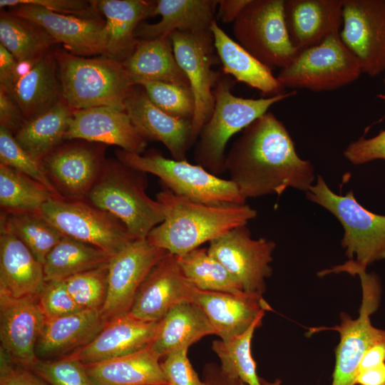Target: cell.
<instances>
[{
    "label": "cell",
    "mask_w": 385,
    "mask_h": 385,
    "mask_svg": "<svg viewBox=\"0 0 385 385\" xmlns=\"http://www.w3.org/2000/svg\"><path fill=\"white\" fill-rule=\"evenodd\" d=\"M53 53L63 97L74 110L108 106L125 111V98L135 84L121 62L79 56L66 49Z\"/></svg>",
    "instance_id": "obj_3"
},
{
    "label": "cell",
    "mask_w": 385,
    "mask_h": 385,
    "mask_svg": "<svg viewBox=\"0 0 385 385\" xmlns=\"http://www.w3.org/2000/svg\"><path fill=\"white\" fill-rule=\"evenodd\" d=\"M25 120L22 111L13 96L0 87V125L14 135Z\"/></svg>",
    "instance_id": "obj_50"
},
{
    "label": "cell",
    "mask_w": 385,
    "mask_h": 385,
    "mask_svg": "<svg viewBox=\"0 0 385 385\" xmlns=\"http://www.w3.org/2000/svg\"><path fill=\"white\" fill-rule=\"evenodd\" d=\"M31 371L48 385H93L85 365L68 356L38 360Z\"/></svg>",
    "instance_id": "obj_44"
},
{
    "label": "cell",
    "mask_w": 385,
    "mask_h": 385,
    "mask_svg": "<svg viewBox=\"0 0 385 385\" xmlns=\"http://www.w3.org/2000/svg\"><path fill=\"white\" fill-rule=\"evenodd\" d=\"M385 362V339L372 345L363 355L358 371Z\"/></svg>",
    "instance_id": "obj_55"
},
{
    "label": "cell",
    "mask_w": 385,
    "mask_h": 385,
    "mask_svg": "<svg viewBox=\"0 0 385 385\" xmlns=\"http://www.w3.org/2000/svg\"><path fill=\"white\" fill-rule=\"evenodd\" d=\"M275 242L254 239L247 225L235 227L210 242L207 251L235 278L243 292L262 298L271 276Z\"/></svg>",
    "instance_id": "obj_14"
},
{
    "label": "cell",
    "mask_w": 385,
    "mask_h": 385,
    "mask_svg": "<svg viewBox=\"0 0 385 385\" xmlns=\"http://www.w3.org/2000/svg\"><path fill=\"white\" fill-rule=\"evenodd\" d=\"M115 155L127 166L158 177L164 188L175 195L211 205L246 203L247 199L230 180L220 178L187 160L167 158L156 152L141 155L122 149L117 150Z\"/></svg>",
    "instance_id": "obj_8"
},
{
    "label": "cell",
    "mask_w": 385,
    "mask_h": 385,
    "mask_svg": "<svg viewBox=\"0 0 385 385\" xmlns=\"http://www.w3.org/2000/svg\"><path fill=\"white\" fill-rule=\"evenodd\" d=\"M83 140L142 154L148 145L125 111L108 106L75 110L65 140Z\"/></svg>",
    "instance_id": "obj_21"
},
{
    "label": "cell",
    "mask_w": 385,
    "mask_h": 385,
    "mask_svg": "<svg viewBox=\"0 0 385 385\" xmlns=\"http://www.w3.org/2000/svg\"><path fill=\"white\" fill-rule=\"evenodd\" d=\"M196 289L184 274L178 256L168 252L141 284L128 313L141 320L158 322L177 304L192 302Z\"/></svg>",
    "instance_id": "obj_18"
},
{
    "label": "cell",
    "mask_w": 385,
    "mask_h": 385,
    "mask_svg": "<svg viewBox=\"0 0 385 385\" xmlns=\"http://www.w3.org/2000/svg\"><path fill=\"white\" fill-rule=\"evenodd\" d=\"M111 257L94 246L63 236L46 257L45 281L65 280L108 262Z\"/></svg>",
    "instance_id": "obj_36"
},
{
    "label": "cell",
    "mask_w": 385,
    "mask_h": 385,
    "mask_svg": "<svg viewBox=\"0 0 385 385\" xmlns=\"http://www.w3.org/2000/svg\"><path fill=\"white\" fill-rule=\"evenodd\" d=\"M146 188V173L108 159L86 200L118 218L134 240L145 239L165 219L163 205L148 195Z\"/></svg>",
    "instance_id": "obj_5"
},
{
    "label": "cell",
    "mask_w": 385,
    "mask_h": 385,
    "mask_svg": "<svg viewBox=\"0 0 385 385\" xmlns=\"http://www.w3.org/2000/svg\"><path fill=\"white\" fill-rule=\"evenodd\" d=\"M58 197L46 186L0 163V206L2 212L40 213L42 207Z\"/></svg>",
    "instance_id": "obj_37"
},
{
    "label": "cell",
    "mask_w": 385,
    "mask_h": 385,
    "mask_svg": "<svg viewBox=\"0 0 385 385\" xmlns=\"http://www.w3.org/2000/svg\"><path fill=\"white\" fill-rule=\"evenodd\" d=\"M45 322L37 296L14 297L0 292L1 351L11 362L33 369L39 360L36 347Z\"/></svg>",
    "instance_id": "obj_17"
},
{
    "label": "cell",
    "mask_w": 385,
    "mask_h": 385,
    "mask_svg": "<svg viewBox=\"0 0 385 385\" xmlns=\"http://www.w3.org/2000/svg\"><path fill=\"white\" fill-rule=\"evenodd\" d=\"M46 320L53 319L83 310L69 294L64 280L46 282L37 295Z\"/></svg>",
    "instance_id": "obj_45"
},
{
    "label": "cell",
    "mask_w": 385,
    "mask_h": 385,
    "mask_svg": "<svg viewBox=\"0 0 385 385\" xmlns=\"http://www.w3.org/2000/svg\"><path fill=\"white\" fill-rule=\"evenodd\" d=\"M250 0H219L217 16L225 24L235 22Z\"/></svg>",
    "instance_id": "obj_52"
},
{
    "label": "cell",
    "mask_w": 385,
    "mask_h": 385,
    "mask_svg": "<svg viewBox=\"0 0 385 385\" xmlns=\"http://www.w3.org/2000/svg\"><path fill=\"white\" fill-rule=\"evenodd\" d=\"M0 385H48L31 370L13 364L1 351Z\"/></svg>",
    "instance_id": "obj_49"
},
{
    "label": "cell",
    "mask_w": 385,
    "mask_h": 385,
    "mask_svg": "<svg viewBox=\"0 0 385 385\" xmlns=\"http://www.w3.org/2000/svg\"><path fill=\"white\" fill-rule=\"evenodd\" d=\"M12 96L26 120L48 111L63 98L53 51L43 56L30 71L18 78Z\"/></svg>",
    "instance_id": "obj_33"
},
{
    "label": "cell",
    "mask_w": 385,
    "mask_h": 385,
    "mask_svg": "<svg viewBox=\"0 0 385 385\" xmlns=\"http://www.w3.org/2000/svg\"><path fill=\"white\" fill-rule=\"evenodd\" d=\"M339 37L371 77L385 71V0H343Z\"/></svg>",
    "instance_id": "obj_15"
},
{
    "label": "cell",
    "mask_w": 385,
    "mask_h": 385,
    "mask_svg": "<svg viewBox=\"0 0 385 385\" xmlns=\"http://www.w3.org/2000/svg\"><path fill=\"white\" fill-rule=\"evenodd\" d=\"M43 265L14 235L1 232L0 292L14 297L37 296L45 284Z\"/></svg>",
    "instance_id": "obj_27"
},
{
    "label": "cell",
    "mask_w": 385,
    "mask_h": 385,
    "mask_svg": "<svg viewBox=\"0 0 385 385\" xmlns=\"http://www.w3.org/2000/svg\"><path fill=\"white\" fill-rule=\"evenodd\" d=\"M192 302L201 307L215 334L223 341L245 333L258 319L263 318L266 311L272 310L263 297L237 296L197 288Z\"/></svg>",
    "instance_id": "obj_23"
},
{
    "label": "cell",
    "mask_w": 385,
    "mask_h": 385,
    "mask_svg": "<svg viewBox=\"0 0 385 385\" xmlns=\"http://www.w3.org/2000/svg\"><path fill=\"white\" fill-rule=\"evenodd\" d=\"M12 14L44 28L64 48L76 56H103L106 46V21L60 14L33 4L9 8Z\"/></svg>",
    "instance_id": "obj_19"
},
{
    "label": "cell",
    "mask_w": 385,
    "mask_h": 385,
    "mask_svg": "<svg viewBox=\"0 0 385 385\" xmlns=\"http://www.w3.org/2000/svg\"><path fill=\"white\" fill-rule=\"evenodd\" d=\"M170 35L138 39L132 54L122 63L135 85L161 81L190 87L175 58Z\"/></svg>",
    "instance_id": "obj_32"
},
{
    "label": "cell",
    "mask_w": 385,
    "mask_h": 385,
    "mask_svg": "<svg viewBox=\"0 0 385 385\" xmlns=\"http://www.w3.org/2000/svg\"><path fill=\"white\" fill-rule=\"evenodd\" d=\"M210 334H215V330L203 310L196 303L186 301L173 307L159 321L150 347L161 359Z\"/></svg>",
    "instance_id": "obj_31"
},
{
    "label": "cell",
    "mask_w": 385,
    "mask_h": 385,
    "mask_svg": "<svg viewBox=\"0 0 385 385\" xmlns=\"http://www.w3.org/2000/svg\"><path fill=\"white\" fill-rule=\"evenodd\" d=\"M178 258L184 274L198 289L250 295L243 292L235 278L209 254L207 249L198 247Z\"/></svg>",
    "instance_id": "obj_39"
},
{
    "label": "cell",
    "mask_w": 385,
    "mask_h": 385,
    "mask_svg": "<svg viewBox=\"0 0 385 385\" xmlns=\"http://www.w3.org/2000/svg\"><path fill=\"white\" fill-rule=\"evenodd\" d=\"M214 46L225 75L260 91L263 95L284 93V87L272 70L230 37L215 20L210 26Z\"/></svg>",
    "instance_id": "obj_28"
},
{
    "label": "cell",
    "mask_w": 385,
    "mask_h": 385,
    "mask_svg": "<svg viewBox=\"0 0 385 385\" xmlns=\"http://www.w3.org/2000/svg\"><path fill=\"white\" fill-rule=\"evenodd\" d=\"M258 319L245 333L228 341L214 340L212 349L220 361V369L227 376L239 379L247 385H262L251 352L255 329L262 324Z\"/></svg>",
    "instance_id": "obj_40"
},
{
    "label": "cell",
    "mask_w": 385,
    "mask_h": 385,
    "mask_svg": "<svg viewBox=\"0 0 385 385\" xmlns=\"http://www.w3.org/2000/svg\"><path fill=\"white\" fill-rule=\"evenodd\" d=\"M233 81L220 76L214 89L213 111L203 126L195 150L196 163L213 175L225 171V148L237 133L268 112L274 104L297 94L296 90L260 98H245L232 93Z\"/></svg>",
    "instance_id": "obj_4"
},
{
    "label": "cell",
    "mask_w": 385,
    "mask_h": 385,
    "mask_svg": "<svg viewBox=\"0 0 385 385\" xmlns=\"http://www.w3.org/2000/svg\"><path fill=\"white\" fill-rule=\"evenodd\" d=\"M96 4L106 21V46L102 56L123 63L138 42V26L154 16L156 1L98 0Z\"/></svg>",
    "instance_id": "obj_26"
},
{
    "label": "cell",
    "mask_w": 385,
    "mask_h": 385,
    "mask_svg": "<svg viewBox=\"0 0 385 385\" xmlns=\"http://www.w3.org/2000/svg\"><path fill=\"white\" fill-rule=\"evenodd\" d=\"M160 360L149 346L130 354L84 365L93 385H168Z\"/></svg>",
    "instance_id": "obj_30"
},
{
    "label": "cell",
    "mask_w": 385,
    "mask_h": 385,
    "mask_svg": "<svg viewBox=\"0 0 385 385\" xmlns=\"http://www.w3.org/2000/svg\"><path fill=\"white\" fill-rule=\"evenodd\" d=\"M384 84H385V79H384ZM376 96H377V98L381 99L385 103V93H379Z\"/></svg>",
    "instance_id": "obj_57"
},
{
    "label": "cell",
    "mask_w": 385,
    "mask_h": 385,
    "mask_svg": "<svg viewBox=\"0 0 385 385\" xmlns=\"http://www.w3.org/2000/svg\"><path fill=\"white\" fill-rule=\"evenodd\" d=\"M307 200L331 212L344 228L341 245L345 255L366 269L376 261L385 260V215L364 207L354 192L334 193L321 175L305 192Z\"/></svg>",
    "instance_id": "obj_7"
},
{
    "label": "cell",
    "mask_w": 385,
    "mask_h": 385,
    "mask_svg": "<svg viewBox=\"0 0 385 385\" xmlns=\"http://www.w3.org/2000/svg\"><path fill=\"white\" fill-rule=\"evenodd\" d=\"M340 272L358 275L360 278L362 299L358 317L352 319L342 312L339 325L314 328L310 332L331 329L339 334L340 341L335 349L332 385H355V378L363 355L372 345L385 339V329L374 327L370 318L379 307L381 290L377 276L367 273L366 269L352 260L326 270L327 274Z\"/></svg>",
    "instance_id": "obj_6"
},
{
    "label": "cell",
    "mask_w": 385,
    "mask_h": 385,
    "mask_svg": "<svg viewBox=\"0 0 385 385\" xmlns=\"http://www.w3.org/2000/svg\"><path fill=\"white\" fill-rule=\"evenodd\" d=\"M0 163L13 168L37 180L58 196L46 175L42 161L23 148L16 140L14 134L1 125Z\"/></svg>",
    "instance_id": "obj_43"
},
{
    "label": "cell",
    "mask_w": 385,
    "mask_h": 385,
    "mask_svg": "<svg viewBox=\"0 0 385 385\" xmlns=\"http://www.w3.org/2000/svg\"><path fill=\"white\" fill-rule=\"evenodd\" d=\"M0 41L17 62H38L58 43L38 24L12 14L0 12Z\"/></svg>",
    "instance_id": "obj_35"
},
{
    "label": "cell",
    "mask_w": 385,
    "mask_h": 385,
    "mask_svg": "<svg viewBox=\"0 0 385 385\" xmlns=\"http://www.w3.org/2000/svg\"><path fill=\"white\" fill-rule=\"evenodd\" d=\"M106 146L78 139L64 140L41 160L59 197L86 200L106 165Z\"/></svg>",
    "instance_id": "obj_13"
},
{
    "label": "cell",
    "mask_w": 385,
    "mask_h": 385,
    "mask_svg": "<svg viewBox=\"0 0 385 385\" xmlns=\"http://www.w3.org/2000/svg\"><path fill=\"white\" fill-rule=\"evenodd\" d=\"M1 232L20 240L42 265L53 247L64 236L40 213L1 212Z\"/></svg>",
    "instance_id": "obj_38"
},
{
    "label": "cell",
    "mask_w": 385,
    "mask_h": 385,
    "mask_svg": "<svg viewBox=\"0 0 385 385\" xmlns=\"http://www.w3.org/2000/svg\"><path fill=\"white\" fill-rule=\"evenodd\" d=\"M204 381L207 385H247L239 379L226 376L216 364H207L202 371Z\"/></svg>",
    "instance_id": "obj_53"
},
{
    "label": "cell",
    "mask_w": 385,
    "mask_h": 385,
    "mask_svg": "<svg viewBox=\"0 0 385 385\" xmlns=\"http://www.w3.org/2000/svg\"><path fill=\"white\" fill-rule=\"evenodd\" d=\"M107 322L101 309H83L46 320L36 344L37 358L51 360L76 352L90 343Z\"/></svg>",
    "instance_id": "obj_25"
},
{
    "label": "cell",
    "mask_w": 385,
    "mask_h": 385,
    "mask_svg": "<svg viewBox=\"0 0 385 385\" xmlns=\"http://www.w3.org/2000/svg\"><path fill=\"white\" fill-rule=\"evenodd\" d=\"M168 252L147 238L135 239L111 257L107 297L101 309L106 320L129 312L141 284Z\"/></svg>",
    "instance_id": "obj_16"
},
{
    "label": "cell",
    "mask_w": 385,
    "mask_h": 385,
    "mask_svg": "<svg viewBox=\"0 0 385 385\" xmlns=\"http://www.w3.org/2000/svg\"><path fill=\"white\" fill-rule=\"evenodd\" d=\"M125 110L138 132L147 140L162 143L173 159L186 160L192 145L191 120L172 116L153 104L144 88L135 85L125 101Z\"/></svg>",
    "instance_id": "obj_20"
},
{
    "label": "cell",
    "mask_w": 385,
    "mask_h": 385,
    "mask_svg": "<svg viewBox=\"0 0 385 385\" xmlns=\"http://www.w3.org/2000/svg\"><path fill=\"white\" fill-rule=\"evenodd\" d=\"M225 166L245 199L280 195L288 188L306 192L315 180L312 164L299 156L287 128L269 111L242 130Z\"/></svg>",
    "instance_id": "obj_1"
},
{
    "label": "cell",
    "mask_w": 385,
    "mask_h": 385,
    "mask_svg": "<svg viewBox=\"0 0 385 385\" xmlns=\"http://www.w3.org/2000/svg\"><path fill=\"white\" fill-rule=\"evenodd\" d=\"M343 0H284L289 39L300 51L338 33L342 26Z\"/></svg>",
    "instance_id": "obj_24"
},
{
    "label": "cell",
    "mask_w": 385,
    "mask_h": 385,
    "mask_svg": "<svg viewBox=\"0 0 385 385\" xmlns=\"http://www.w3.org/2000/svg\"><path fill=\"white\" fill-rule=\"evenodd\" d=\"M138 85L144 88L151 102L165 113L192 120L195 103L190 87L161 81H143Z\"/></svg>",
    "instance_id": "obj_42"
},
{
    "label": "cell",
    "mask_w": 385,
    "mask_h": 385,
    "mask_svg": "<svg viewBox=\"0 0 385 385\" xmlns=\"http://www.w3.org/2000/svg\"><path fill=\"white\" fill-rule=\"evenodd\" d=\"M188 349L171 352L160 361L168 385H207L193 369L188 356Z\"/></svg>",
    "instance_id": "obj_47"
},
{
    "label": "cell",
    "mask_w": 385,
    "mask_h": 385,
    "mask_svg": "<svg viewBox=\"0 0 385 385\" xmlns=\"http://www.w3.org/2000/svg\"><path fill=\"white\" fill-rule=\"evenodd\" d=\"M219 0H158L155 24L141 23L135 31L138 39L150 40L175 31H200L210 29Z\"/></svg>",
    "instance_id": "obj_29"
},
{
    "label": "cell",
    "mask_w": 385,
    "mask_h": 385,
    "mask_svg": "<svg viewBox=\"0 0 385 385\" xmlns=\"http://www.w3.org/2000/svg\"><path fill=\"white\" fill-rule=\"evenodd\" d=\"M344 156L353 165H362L375 160H385V129L374 137L362 136L350 143Z\"/></svg>",
    "instance_id": "obj_48"
},
{
    "label": "cell",
    "mask_w": 385,
    "mask_h": 385,
    "mask_svg": "<svg viewBox=\"0 0 385 385\" xmlns=\"http://www.w3.org/2000/svg\"><path fill=\"white\" fill-rule=\"evenodd\" d=\"M158 325L159 321L141 320L128 312L115 317L90 343L68 356L90 364L138 351L150 346Z\"/></svg>",
    "instance_id": "obj_22"
},
{
    "label": "cell",
    "mask_w": 385,
    "mask_h": 385,
    "mask_svg": "<svg viewBox=\"0 0 385 385\" xmlns=\"http://www.w3.org/2000/svg\"><path fill=\"white\" fill-rule=\"evenodd\" d=\"M170 36L175 58L195 98V109L191 120L192 145L213 111V88L221 74L214 71L212 66L220 60L210 29L196 32L175 31Z\"/></svg>",
    "instance_id": "obj_12"
},
{
    "label": "cell",
    "mask_w": 385,
    "mask_h": 385,
    "mask_svg": "<svg viewBox=\"0 0 385 385\" xmlns=\"http://www.w3.org/2000/svg\"><path fill=\"white\" fill-rule=\"evenodd\" d=\"M40 214L64 236L94 246L113 256L134 239L115 216L87 200L54 197Z\"/></svg>",
    "instance_id": "obj_11"
},
{
    "label": "cell",
    "mask_w": 385,
    "mask_h": 385,
    "mask_svg": "<svg viewBox=\"0 0 385 385\" xmlns=\"http://www.w3.org/2000/svg\"><path fill=\"white\" fill-rule=\"evenodd\" d=\"M339 33L298 51L277 76L282 85L321 92L336 90L356 81L362 73L360 64L343 43Z\"/></svg>",
    "instance_id": "obj_9"
},
{
    "label": "cell",
    "mask_w": 385,
    "mask_h": 385,
    "mask_svg": "<svg viewBox=\"0 0 385 385\" xmlns=\"http://www.w3.org/2000/svg\"><path fill=\"white\" fill-rule=\"evenodd\" d=\"M33 4L51 11L85 19H102L96 1L85 0H0L1 9Z\"/></svg>",
    "instance_id": "obj_46"
},
{
    "label": "cell",
    "mask_w": 385,
    "mask_h": 385,
    "mask_svg": "<svg viewBox=\"0 0 385 385\" xmlns=\"http://www.w3.org/2000/svg\"><path fill=\"white\" fill-rule=\"evenodd\" d=\"M262 385H282L281 381L278 379L275 380L273 382L267 381L263 379H261Z\"/></svg>",
    "instance_id": "obj_56"
},
{
    "label": "cell",
    "mask_w": 385,
    "mask_h": 385,
    "mask_svg": "<svg viewBox=\"0 0 385 385\" xmlns=\"http://www.w3.org/2000/svg\"><path fill=\"white\" fill-rule=\"evenodd\" d=\"M108 262L64 280L69 294L83 309H102L108 292Z\"/></svg>",
    "instance_id": "obj_41"
},
{
    "label": "cell",
    "mask_w": 385,
    "mask_h": 385,
    "mask_svg": "<svg viewBox=\"0 0 385 385\" xmlns=\"http://www.w3.org/2000/svg\"><path fill=\"white\" fill-rule=\"evenodd\" d=\"M284 0H250L233 24L238 43L271 70L288 64L298 51L289 37Z\"/></svg>",
    "instance_id": "obj_10"
},
{
    "label": "cell",
    "mask_w": 385,
    "mask_h": 385,
    "mask_svg": "<svg viewBox=\"0 0 385 385\" xmlns=\"http://www.w3.org/2000/svg\"><path fill=\"white\" fill-rule=\"evenodd\" d=\"M163 207L165 219L148 234L147 240L177 256L209 243L257 216L245 204L211 205L178 195L164 188L156 195Z\"/></svg>",
    "instance_id": "obj_2"
},
{
    "label": "cell",
    "mask_w": 385,
    "mask_h": 385,
    "mask_svg": "<svg viewBox=\"0 0 385 385\" xmlns=\"http://www.w3.org/2000/svg\"><path fill=\"white\" fill-rule=\"evenodd\" d=\"M74 111L63 97L48 111L26 120L14 138L23 148L41 160L65 140Z\"/></svg>",
    "instance_id": "obj_34"
},
{
    "label": "cell",
    "mask_w": 385,
    "mask_h": 385,
    "mask_svg": "<svg viewBox=\"0 0 385 385\" xmlns=\"http://www.w3.org/2000/svg\"><path fill=\"white\" fill-rule=\"evenodd\" d=\"M355 385H385V362L358 371Z\"/></svg>",
    "instance_id": "obj_54"
},
{
    "label": "cell",
    "mask_w": 385,
    "mask_h": 385,
    "mask_svg": "<svg viewBox=\"0 0 385 385\" xmlns=\"http://www.w3.org/2000/svg\"><path fill=\"white\" fill-rule=\"evenodd\" d=\"M17 61L13 55L0 43V87L12 96L18 80Z\"/></svg>",
    "instance_id": "obj_51"
}]
</instances>
